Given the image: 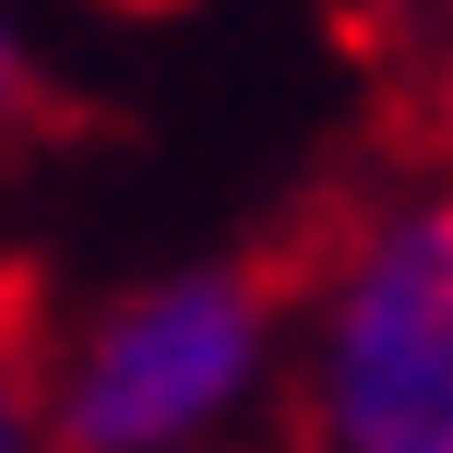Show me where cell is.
I'll list each match as a JSON object with an SVG mask.
<instances>
[{
    "mask_svg": "<svg viewBox=\"0 0 453 453\" xmlns=\"http://www.w3.org/2000/svg\"><path fill=\"white\" fill-rule=\"evenodd\" d=\"M298 453H453V180L358 191L287 274Z\"/></svg>",
    "mask_w": 453,
    "mask_h": 453,
    "instance_id": "obj_1",
    "label": "cell"
},
{
    "mask_svg": "<svg viewBox=\"0 0 453 453\" xmlns=\"http://www.w3.org/2000/svg\"><path fill=\"white\" fill-rule=\"evenodd\" d=\"M119 12H180V0H119Z\"/></svg>",
    "mask_w": 453,
    "mask_h": 453,
    "instance_id": "obj_6",
    "label": "cell"
},
{
    "mask_svg": "<svg viewBox=\"0 0 453 453\" xmlns=\"http://www.w3.org/2000/svg\"><path fill=\"white\" fill-rule=\"evenodd\" d=\"M36 119V60H24V24L0 12V132H24Z\"/></svg>",
    "mask_w": 453,
    "mask_h": 453,
    "instance_id": "obj_4",
    "label": "cell"
},
{
    "mask_svg": "<svg viewBox=\"0 0 453 453\" xmlns=\"http://www.w3.org/2000/svg\"><path fill=\"white\" fill-rule=\"evenodd\" d=\"M430 156H441V180H453V48H441V72H430Z\"/></svg>",
    "mask_w": 453,
    "mask_h": 453,
    "instance_id": "obj_5",
    "label": "cell"
},
{
    "mask_svg": "<svg viewBox=\"0 0 453 453\" xmlns=\"http://www.w3.org/2000/svg\"><path fill=\"white\" fill-rule=\"evenodd\" d=\"M0 453H60L48 441V394H36V334L0 311Z\"/></svg>",
    "mask_w": 453,
    "mask_h": 453,
    "instance_id": "obj_3",
    "label": "cell"
},
{
    "mask_svg": "<svg viewBox=\"0 0 453 453\" xmlns=\"http://www.w3.org/2000/svg\"><path fill=\"white\" fill-rule=\"evenodd\" d=\"M60 453H239L287 406V287L250 263H167L36 346Z\"/></svg>",
    "mask_w": 453,
    "mask_h": 453,
    "instance_id": "obj_2",
    "label": "cell"
}]
</instances>
